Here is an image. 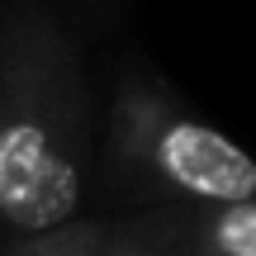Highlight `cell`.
I'll use <instances>...</instances> for the list:
<instances>
[{"label": "cell", "mask_w": 256, "mask_h": 256, "mask_svg": "<svg viewBox=\"0 0 256 256\" xmlns=\"http://www.w3.org/2000/svg\"><path fill=\"white\" fill-rule=\"evenodd\" d=\"M218 247L228 256H256V204H232L218 218Z\"/></svg>", "instance_id": "cell-3"}, {"label": "cell", "mask_w": 256, "mask_h": 256, "mask_svg": "<svg viewBox=\"0 0 256 256\" xmlns=\"http://www.w3.org/2000/svg\"><path fill=\"white\" fill-rule=\"evenodd\" d=\"M81 185L72 162L48 147L38 128L19 124L0 138V214L19 228H52L72 218Z\"/></svg>", "instance_id": "cell-1"}, {"label": "cell", "mask_w": 256, "mask_h": 256, "mask_svg": "<svg viewBox=\"0 0 256 256\" xmlns=\"http://www.w3.org/2000/svg\"><path fill=\"white\" fill-rule=\"evenodd\" d=\"M162 171L176 185L209 200L252 204L256 194V162L204 124H176L162 138Z\"/></svg>", "instance_id": "cell-2"}]
</instances>
